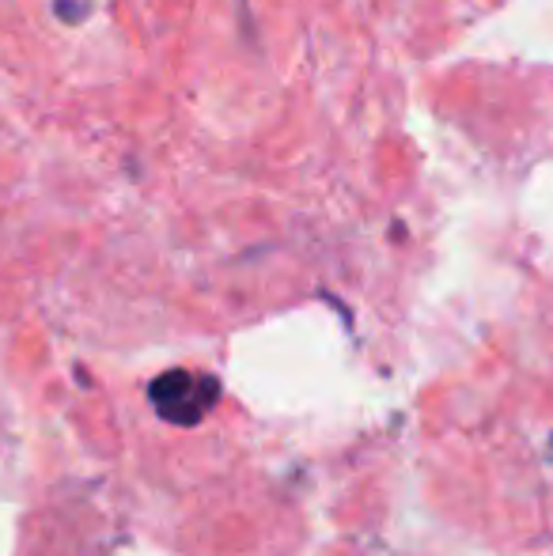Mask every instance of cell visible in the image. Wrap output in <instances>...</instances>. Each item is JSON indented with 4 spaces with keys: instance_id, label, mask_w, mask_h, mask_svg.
Here are the masks:
<instances>
[{
    "instance_id": "cell-1",
    "label": "cell",
    "mask_w": 553,
    "mask_h": 556,
    "mask_svg": "<svg viewBox=\"0 0 553 556\" xmlns=\"http://www.w3.org/2000/svg\"><path fill=\"white\" fill-rule=\"evenodd\" d=\"M220 397L213 375L201 371H167L152 383V406L171 424H197Z\"/></svg>"
}]
</instances>
